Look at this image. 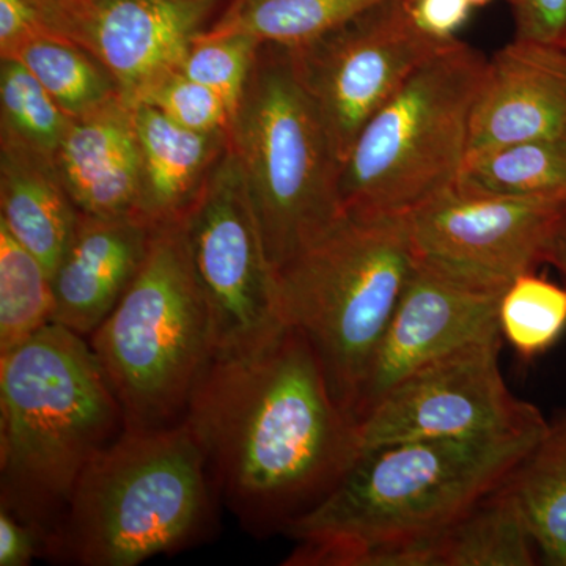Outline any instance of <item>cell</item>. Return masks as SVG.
<instances>
[{
    "instance_id": "obj_33",
    "label": "cell",
    "mask_w": 566,
    "mask_h": 566,
    "mask_svg": "<svg viewBox=\"0 0 566 566\" xmlns=\"http://www.w3.org/2000/svg\"><path fill=\"white\" fill-rule=\"evenodd\" d=\"M51 32L32 0H0V55L36 33ZM52 33V32H51Z\"/></svg>"
},
{
    "instance_id": "obj_13",
    "label": "cell",
    "mask_w": 566,
    "mask_h": 566,
    "mask_svg": "<svg viewBox=\"0 0 566 566\" xmlns=\"http://www.w3.org/2000/svg\"><path fill=\"white\" fill-rule=\"evenodd\" d=\"M222 0H32L54 35L92 55L133 107L177 70Z\"/></svg>"
},
{
    "instance_id": "obj_21",
    "label": "cell",
    "mask_w": 566,
    "mask_h": 566,
    "mask_svg": "<svg viewBox=\"0 0 566 566\" xmlns=\"http://www.w3.org/2000/svg\"><path fill=\"white\" fill-rule=\"evenodd\" d=\"M457 186L512 199L566 202V136L469 153Z\"/></svg>"
},
{
    "instance_id": "obj_1",
    "label": "cell",
    "mask_w": 566,
    "mask_h": 566,
    "mask_svg": "<svg viewBox=\"0 0 566 566\" xmlns=\"http://www.w3.org/2000/svg\"><path fill=\"white\" fill-rule=\"evenodd\" d=\"M185 420L216 497L256 536L283 534L315 509L360 453L356 422L290 324L251 349L212 357Z\"/></svg>"
},
{
    "instance_id": "obj_8",
    "label": "cell",
    "mask_w": 566,
    "mask_h": 566,
    "mask_svg": "<svg viewBox=\"0 0 566 566\" xmlns=\"http://www.w3.org/2000/svg\"><path fill=\"white\" fill-rule=\"evenodd\" d=\"M486 63L450 41L375 112L344 161L345 211L408 216L457 185Z\"/></svg>"
},
{
    "instance_id": "obj_11",
    "label": "cell",
    "mask_w": 566,
    "mask_h": 566,
    "mask_svg": "<svg viewBox=\"0 0 566 566\" xmlns=\"http://www.w3.org/2000/svg\"><path fill=\"white\" fill-rule=\"evenodd\" d=\"M449 43L420 31L405 0H386L335 31L286 50L344 163L365 123Z\"/></svg>"
},
{
    "instance_id": "obj_7",
    "label": "cell",
    "mask_w": 566,
    "mask_h": 566,
    "mask_svg": "<svg viewBox=\"0 0 566 566\" xmlns=\"http://www.w3.org/2000/svg\"><path fill=\"white\" fill-rule=\"evenodd\" d=\"M229 145L275 273L345 212L344 163L286 48L260 46Z\"/></svg>"
},
{
    "instance_id": "obj_3",
    "label": "cell",
    "mask_w": 566,
    "mask_h": 566,
    "mask_svg": "<svg viewBox=\"0 0 566 566\" xmlns=\"http://www.w3.org/2000/svg\"><path fill=\"white\" fill-rule=\"evenodd\" d=\"M126 430L91 342L50 323L0 354L2 506L48 542L87 464Z\"/></svg>"
},
{
    "instance_id": "obj_20",
    "label": "cell",
    "mask_w": 566,
    "mask_h": 566,
    "mask_svg": "<svg viewBox=\"0 0 566 566\" xmlns=\"http://www.w3.org/2000/svg\"><path fill=\"white\" fill-rule=\"evenodd\" d=\"M536 543L509 482L438 534L387 551L371 566H532Z\"/></svg>"
},
{
    "instance_id": "obj_6",
    "label": "cell",
    "mask_w": 566,
    "mask_h": 566,
    "mask_svg": "<svg viewBox=\"0 0 566 566\" xmlns=\"http://www.w3.org/2000/svg\"><path fill=\"white\" fill-rule=\"evenodd\" d=\"M128 430L182 422L214 356L185 216L159 223L139 273L91 337Z\"/></svg>"
},
{
    "instance_id": "obj_23",
    "label": "cell",
    "mask_w": 566,
    "mask_h": 566,
    "mask_svg": "<svg viewBox=\"0 0 566 566\" xmlns=\"http://www.w3.org/2000/svg\"><path fill=\"white\" fill-rule=\"evenodd\" d=\"M545 564L566 566V408L509 480Z\"/></svg>"
},
{
    "instance_id": "obj_24",
    "label": "cell",
    "mask_w": 566,
    "mask_h": 566,
    "mask_svg": "<svg viewBox=\"0 0 566 566\" xmlns=\"http://www.w3.org/2000/svg\"><path fill=\"white\" fill-rule=\"evenodd\" d=\"M0 57L21 62L70 117L120 96L111 74L92 55L51 32L28 36Z\"/></svg>"
},
{
    "instance_id": "obj_36",
    "label": "cell",
    "mask_w": 566,
    "mask_h": 566,
    "mask_svg": "<svg viewBox=\"0 0 566 566\" xmlns=\"http://www.w3.org/2000/svg\"><path fill=\"white\" fill-rule=\"evenodd\" d=\"M562 46L566 48V28H565L564 39H562Z\"/></svg>"
},
{
    "instance_id": "obj_35",
    "label": "cell",
    "mask_w": 566,
    "mask_h": 566,
    "mask_svg": "<svg viewBox=\"0 0 566 566\" xmlns=\"http://www.w3.org/2000/svg\"><path fill=\"white\" fill-rule=\"evenodd\" d=\"M469 3H471L472 9H475V7H485L488 3L493 2V0H468Z\"/></svg>"
},
{
    "instance_id": "obj_14",
    "label": "cell",
    "mask_w": 566,
    "mask_h": 566,
    "mask_svg": "<svg viewBox=\"0 0 566 566\" xmlns=\"http://www.w3.org/2000/svg\"><path fill=\"white\" fill-rule=\"evenodd\" d=\"M502 294L475 289L417 260L357 395L354 422L420 365L502 334Z\"/></svg>"
},
{
    "instance_id": "obj_34",
    "label": "cell",
    "mask_w": 566,
    "mask_h": 566,
    "mask_svg": "<svg viewBox=\"0 0 566 566\" xmlns=\"http://www.w3.org/2000/svg\"><path fill=\"white\" fill-rule=\"evenodd\" d=\"M546 263L556 268L566 283V218L554 233L549 249H547Z\"/></svg>"
},
{
    "instance_id": "obj_5",
    "label": "cell",
    "mask_w": 566,
    "mask_h": 566,
    "mask_svg": "<svg viewBox=\"0 0 566 566\" xmlns=\"http://www.w3.org/2000/svg\"><path fill=\"white\" fill-rule=\"evenodd\" d=\"M416 262L408 216L345 211L275 271L283 319L311 342L352 417Z\"/></svg>"
},
{
    "instance_id": "obj_32",
    "label": "cell",
    "mask_w": 566,
    "mask_h": 566,
    "mask_svg": "<svg viewBox=\"0 0 566 566\" xmlns=\"http://www.w3.org/2000/svg\"><path fill=\"white\" fill-rule=\"evenodd\" d=\"M46 554V538L39 528L10 510H0V566H25Z\"/></svg>"
},
{
    "instance_id": "obj_10",
    "label": "cell",
    "mask_w": 566,
    "mask_h": 566,
    "mask_svg": "<svg viewBox=\"0 0 566 566\" xmlns=\"http://www.w3.org/2000/svg\"><path fill=\"white\" fill-rule=\"evenodd\" d=\"M502 334L472 342L420 365L390 387L357 422L360 452L419 439H465L543 430L536 406L506 386Z\"/></svg>"
},
{
    "instance_id": "obj_12",
    "label": "cell",
    "mask_w": 566,
    "mask_h": 566,
    "mask_svg": "<svg viewBox=\"0 0 566 566\" xmlns=\"http://www.w3.org/2000/svg\"><path fill=\"white\" fill-rule=\"evenodd\" d=\"M409 218L417 260L457 281L505 293L546 263L566 202L512 199L453 186Z\"/></svg>"
},
{
    "instance_id": "obj_9",
    "label": "cell",
    "mask_w": 566,
    "mask_h": 566,
    "mask_svg": "<svg viewBox=\"0 0 566 566\" xmlns=\"http://www.w3.org/2000/svg\"><path fill=\"white\" fill-rule=\"evenodd\" d=\"M185 223L210 308L214 356L251 349L285 327L275 273L230 145L186 211Z\"/></svg>"
},
{
    "instance_id": "obj_28",
    "label": "cell",
    "mask_w": 566,
    "mask_h": 566,
    "mask_svg": "<svg viewBox=\"0 0 566 566\" xmlns=\"http://www.w3.org/2000/svg\"><path fill=\"white\" fill-rule=\"evenodd\" d=\"M260 46V41L244 33L205 35L202 32L177 70L218 93L234 117Z\"/></svg>"
},
{
    "instance_id": "obj_27",
    "label": "cell",
    "mask_w": 566,
    "mask_h": 566,
    "mask_svg": "<svg viewBox=\"0 0 566 566\" xmlns=\"http://www.w3.org/2000/svg\"><path fill=\"white\" fill-rule=\"evenodd\" d=\"M0 115L3 136L24 142L52 159L71 118L17 59H2L0 65Z\"/></svg>"
},
{
    "instance_id": "obj_15",
    "label": "cell",
    "mask_w": 566,
    "mask_h": 566,
    "mask_svg": "<svg viewBox=\"0 0 566 566\" xmlns=\"http://www.w3.org/2000/svg\"><path fill=\"white\" fill-rule=\"evenodd\" d=\"M566 136V48L515 39L488 59L469 153Z\"/></svg>"
},
{
    "instance_id": "obj_31",
    "label": "cell",
    "mask_w": 566,
    "mask_h": 566,
    "mask_svg": "<svg viewBox=\"0 0 566 566\" xmlns=\"http://www.w3.org/2000/svg\"><path fill=\"white\" fill-rule=\"evenodd\" d=\"M405 6L417 28L439 41L457 40L472 11L468 0H405Z\"/></svg>"
},
{
    "instance_id": "obj_22",
    "label": "cell",
    "mask_w": 566,
    "mask_h": 566,
    "mask_svg": "<svg viewBox=\"0 0 566 566\" xmlns=\"http://www.w3.org/2000/svg\"><path fill=\"white\" fill-rule=\"evenodd\" d=\"M386 0H229L205 35L244 33L262 44L300 48Z\"/></svg>"
},
{
    "instance_id": "obj_25",
    "label": "cell",
    "mask_w": 566,
    "mask_h": 566,
    "mask_svg": "<svg viewBox=\"0 0 566 566\" xmlns=\"http://www.w3.org/2000/svg\"><path fill=\"white\" fill-rule=\"evenodd\" d=\"M54 308L46 268L0 226V354L54 323Z\"/></svg>"
},
{
    "instance_id": "obj_4",
    "label": "cell",
    "mask_w": 566,
    "mask_h": 566,
    "mask_svg": "<svg viewBox=\"0 0 566 566\" xmlns=\"http://www.w3.org/2000/svg\"><path fill=\"white\" fill-rule=\"evenodd\" d=\"M214 490L186 420L125 431L82 472L48 556L82 566H134L208 534Z\"/></svg>"
},
{
    "instance_id": "obj_17",
    "label": "cell",
    "mask_w": 566,
    "mask_h": 566,
    "mask_svg": "<svg viewBox=\"0 0 566 566\" xmlns=\"http://www.w3.org/2000/svg\"><path fill=\"white\" fill-rule=\"evenodd\" d=\"M54 161L84 214L139 216L140 148L132 107L120 96L71 117Z\"/></svg>"
},
{
    "instance_id": "obj_2",
    "label": "cell",
    "mask_w": 566,
    "mask_h": 566,
    "mask_svg": "<svg viewBox=\"0 0 566 566\" xmlns=\"http://www.w3.org/2000/svg\"><path fill=\"white\" fill-rule=\"evenodd\" d=\"M545 430L364 450L337 486L283 532L297 539L283 564L371 566L387 551L438 534L504 486Z\"/></svg>"
},
{
    "instance_id": "obj_16",
    "label": "cell",
    "mask_w": 566,
    "mask_h": 566,
    "mask_svg": "<svg viewBox=\"0 0 566 566\" xmlns=\"http://www.w3.org/2000/svg\"><path fill=\"white\" fill-rule=\"evenodd\" d=\"M155 227L137 214L81 212L69 251L51 277L54 323L91 337L139 273Z\"/></svg>"
},
{
    "instance_id": "obj_30",
    "label": "cell",
    "mask_w": 566,
    "mask_h": 566,
    "mask_svg": "<svg viewBox=\"0 0 566 566\" xmlns=\"http://www.w3.org/2000/svg\"><path fill=\"white\" fill-rule=\"evenodd\" d=\"M515 20V39L562 44L566 0H506Z\"/></svg>"
},
{
    "instance_id": "obj_19",
    "label": "cell",
    "mask_w": 566,
    "mask_h": 566,
    "mask_svg": "<svg viewBox=\"0 0 566 566\" xmlns=\"http://www.w3.org/2000/svg\"><path fill=\"white\" fill-rule=\"evenodd\" d=\"M132 111L142 156L139 216L153 226L181 219L229 147V133L182 128L144 103Z\"/></svg>"
},
{
    "instance_id": "obj_26",
    "label": "cell",
    "mask_w": 566,
    "mask_h": 566,
    "mask_svg": "<svg viewBox=\"0 0 566 566\" xmlns=\"http://www.w3.org/2000/svg\"><path fill=\"white\" fill-rule=\"evenodd\" d=\"M499 326L523 359L542 356L566 331V286L535 273L521 275L502 294Z\"/></svg>"
},
{
    "instance_id": "obj_29",
    "label": "cell",
    "mask_w": 566,
    "mask_h": 566,
    "mask_svg": "<svg viewBox=\"0 0 566 566\" xmlns=\"http://www.w3.org/2000/svg\"><path fill=\"white\" fill-rule=\"evenodd\" d=\"M139 103L155 107L177 125L192 132L230 133L232 126V111L221 96L180 70L169 71L153 82L134 104Z\"/></svg>"
},
{
    "instance_id": "obj_18",
    "label": "cell",
    "mask_w": 566,
    "mask_h": 566,
    "mask_svg": "<svg viewBox=\"0 0 566 566\" xmlns=\"http://www.w3.org/2000/svg\"><path fill=\"white\" fill-rule=\"evenodd\" d=\"M80 216L54 159L2 134L0 226L43 263L51 277L69 251Z\"/></svg>"
}]
</instances>
